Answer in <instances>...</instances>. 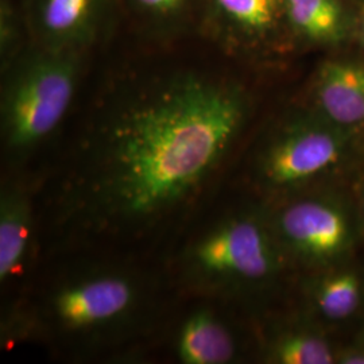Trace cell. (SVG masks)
Returning <instances> with one entry per match:
<instances>
[{
	"label": "cell",
	"instance_id": "cell-16",
	"mask_svg": "<svg viewBox=\"0 0 364 364\" xmlns=\"http://www.w3.org/2000/svg\"><path fill=\"white\" fill-rule=\"evenodd\" d=\"M343 363L364 364V353H350L343 358Z\"/></svg>",
	"mask_w": 364,
	"mask_h": 364
},
{
	"label": "cell",
	"instance_id": "cell-13",
	"mask_svg": "<svg viewBox=\"0 0 364 364\" xmlns=\"http://www.w3.org/2000/svg\"><path fill=\"white\" fill-rule=\"evenodd\" d=\"M316 305L331 320H343L358 309L362 299V282L353 273L326 278L316 290Z\"/></svg>",
	"mask_w": 364,
	"mask_h": 364
},
{
	"label": "cell",
	"instance_id": "cell-1",
	"mask_svg": "<svg viewBox=\"0 0 364 364\" xmlns=\"http://www.w3.org/2000/svg\"><path fill=\"white\" fill-rule=\"evenodd\" d=\"M243 119L240 92L197 72L119 92L78 144L65 182L69 218L93 234L156 227L200 193Z\"/></svg>",
	"mask_w": 364,
	"mask_h": 364
},
{
	"label": "cell",
	"instance_id": "cell-10",
	"mask_svg": "<svg viewBox=\"0 0 364 364\" xmlns=\"http://www.w3.org/2000/svg\"><path fill=\"white\" fill-rule=\"evenodd\" d=\"M33 216L26 196L6 189L0 198V281L9 282L22 272L31 242Z\"/></svg>",
	"mask_w": 364,
	"mask_h": 364
},
{
	"label": "cell",
	"instance_id": "cell-14",
	"mask_svg": "<svg viewBox=\"0 0 364 364\" xmlns=\"http://www.w3.org/2000/svg\"><path fill=\"white\" fill-rule=\"evenodd\" d=\"M272 359L279 364H331L332 350L323 338L311 333H287L274 344Z\"/></svg>",
	"mask_w": 364,
	"mask_h": 364
},
{
	"label": "cell",
	"instance_id": "cell-2",
	"mask_svg": "<svg viewBox=\"0 0 364 364\" xmlns=\"http://www.w3.org/2000/svg\"><path fill=\"white\" fill-rule=\"evenodd\" d=\"M78 52L43 46L14 66L1 99V136L7 153L28 154L64 120L75 97Z\"/></svg>",
	"mask_w": 364,
	"mask_h": 364
},
{
	"label": "cell",
	"instance_id": "cell-3",
	"mask_svg": "<svg viewBox=\"0 0 364 364\" xmlns=\"http://www.w3.org/2000/svg\"><path fill=\"white\" fill-rule=\"evenodd\" d=\"M142 285L115 269L72 274L46 294L41 317L48 329L65 338H102L124 326L141 309Z\"/></svg>",
	"mask_w": 364,
	"mask_h": 364
},
{
	"label": "cell",
	"instance_id": "cell-4",
	"mask_svg": "<svg viewBox=\"0 0 364 364\" xmlns=\"http://www.w3.org/2000/svg\"><path fill=\"white\" fill-rule=\"evenodd\" d=\"M275 266L270 236L250 218L221 221L201 235L185 257L188 275L210 290L262 281L274 273Z\"/></svg>",
	"mask_w": 364,
	"mask_h": 364
},
{
	"label": "cell",
	"instance_id": "cell-6",
	"mask_svg": "<svg viewBox=\"0 0 364 364\" xmlns=\"http://www.w3.org/2000/svg\"><path fill=\"white\" fill-rule=\"evenodd\" d=\"M278 228L284 240L301 255L324 259L341 252L350 239L347 218L324 201H299L282 210Z\"/></svg>",
	"mask_w": 364,
	"mask_h": 364
},
{
	"label": "cell",
	"instance_id": "cell-7",
	"mask_svg": "<svg viewBox=\"0 0 364 364\" xmlns=\"http://www.w3.org/2000/svg\"><path fill=\"white\" fill-rule=\"evenodd\" d=\"M105 0H37L36 26L42 45L78 52L100 26Z\"/></svg>",
	"mask_w": 364,
	"mask_h": 364
},
{
	"label": "cell",
	"instance_id": "cell-12",
	"mask_svg": "<svg viewBox=\"0 0 364 364\" xmlns=\"http://www.w3.org/2000/svg\"><path fill=\"white\" fill-rule=\"evenodd\" d=\"M287 22L304 38L332 41L344 26L338 0H285Z\"/></svg>",
	"mask_w": 364,
	"mask_h": 364
},
{
	"label": "cell",
	"instance_id": "cell-5",
	"mask_svg": "<svg viewBox=\"0 0 364 364\" xmlns=\"http://www.w3.org/2000/svg\"><path fill=\"white\" fill-rule=\"evenodd\" d=\"M343 150L338 134L318 126H297L269 146L260 161V177L269 186L289 188L331 168Z\"/></svg>",
	"mask_w": 364,
	"mask_h": 364
},
{
	"label": "cell",
	"instance_id": "cell-15",
	"mask_svg": "<svg viewBox=\"0 0 364 364\" xmlns=\"http://www.w3.org/2000/svg\"><path fill=\"white\" fill-rule=\"evenodd\" d=\"M130 3L147 21L171 26L188 15L193 0H130Z\"/></svg>",
	"mask_w": 364,
	"mask_h": 364
},
{
	"label": "cell",
	"instance_id": "cell-9",
	"mask_svg": "<svg viewBox=\"0 0 364 364\" xmlns=\"http://www.w3.org/2000/svg\"><path fill=\"white\" fill-rule=\"evenodd\" d=\"M317 100L326 117L341 126L364 122V66L331 61L317 80Z\"/></svg>",
	"mask_w": 364,
	"mask_h": 364
},
{
	"label": "cell",
	"instance_id": "cell-17",
	"mask_svg": "<svg viewBox=\"0 0 364 364\" xmlns=\"http://www.w3.org/2000/svg\"><path fill=\"white\" fill-rule=\"evenodd\" d=\"M363 38H364V25H363Z\"/></svg>",
	"mask_w": 364,
	"mask_h": 364
},
{
	"label": "cell",
	"instance_id": "cell-11",
	"mask_svg": "<svg viewBox=\"0 0 364 364\" xmlns=\"http://www.w3.org/2000/svg\"><path fill=\"white\" fill-rule=\"evenodd\" d=\"M235 352L232 333L213 313L198 311L182 324L177 340L182 363L225 364L234 359Z\"/></svg>",
	"mask_w": 364,
	"mask_h": 364
},
{
	"label": "cell",
	"instance_id": "cell-8",
	"mask_svg": "<svg viewBox=\"0 0 364 364\" xmlns=\"http://www.w3.org/2000/svg\"><path fill=\"white\" fill-rule=\"evenodd\" d=\"M210 23L228 38L257 41L287 22L285 0H204Z\"/></svg>",
	"mask_w": 364,
	"mask_h": 364
}]
</instances>
